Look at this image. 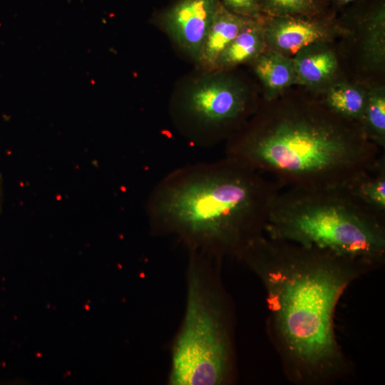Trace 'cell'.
Masks as SVG:
<instances>
[{
  "mask_svg": "<svg viewBox=\"0 0 385 385\" xmlns=\"http://www.w3.org/2000/svg\"><path fill=\"white\" fill-rule=\"evenodd\" d=\"M384 221L344 185L292 187L275 197L265 232L366 267L384 258Z\"/></svg>",
  "mask_w": 385,
  "mask_h": 385,
  "instance_id": "277c9868",
  "label": "cell"
},
{
  "mask_svg": "<svg viewBox=\"0 0 385 385\" xmlns=\"http://www.w3.org/2000/svg\"><path fill=\"white\" fill-rule=\"evenodd\" d=\"M257 19L249 20L220 54L212 71H221L240 63L254 61L264 52L265 41L263 25Z\"/></svg>",
  "mask_w": 385,
  "mask_h": 385,
  "instance_id": "30bf717a",
  "label": "cell"
},
{
  "mask_svg": "<svg viewBox=\"0 0 385 385\" xmlns=\"http://www.w3.org/2000/svg\"><path fill=\"white\" fill-rule=\"evenodd\" d=\"M361 203L385 215V159L376 161L344 185Z\"/></svg>",
  "mask_w": 385,
  "mask_h": 385,
  "instance_id": "7c38bea8",
  "label": "cell"
},
{
  "mask_svg": "<svg viewBox=\"0 0 385 385\" xmlns=\"http://www.w3.org/2000/svg\"><path fill=\"white\" fill-rule=\"evenodd\" d=\"M265 45L286 56L321 42L327 31L319 24L294 16H274L263 25Z\"/></svg>",
  "mask_w": 385,
  "mask_h": 385,
  "instance_id": "ba28073f",
  "label": "cell"
},
{
  "mask_svg": "<svg viewBox=\"0 0 385 385\" xmlns=\"http://www.w3.org/2000/svg\"><path fill=\"white\" fill-rule=\"evenodd\" d=\"M384 7L381 6L371 14L366 21L364 43L365 58L374 66H381L384 62Z\"/></svg>",
  "mask_w": 385,
  "mask_h": 385,
  "instance_id": "2e32d148",
  "label": "cell"
},
{
  "mask_svg": "<svg viewBox=\"0 0 385 385\" xmlns=\"http://www.w3.org/2000/svg\"><path fill=\"white\" fill-rule=\"evenodd\" d=\"M219 3L220 0H178L160 16L166 34L197 63Z\"/></svg>",
  "mask_w": 385,
  "mask_h": 385,
  "instance_id": "52a82bcc",
  "label": "cell"
},
{
  "mask_svg": "<svg viewBox=\"0 0 385 385\" xmlns=\"http://www.w3.org/2000/svg\"><path fill=\"white\" fill-rule=\"evenodd\" d=\"M254 70L270 101L284 88L296 82L292 59L274 51L262 52L254 61Z\"/></svg>",
  "mask_w": 385,
  "mask_h": 385,
  "instance_id": "8fae6325",
  "label": "cell"
},
{
  "mask_svg": "<svg viewBox=\"0 0 385 385\" xmlns=\"http://www.w3.org/2000/svg\"><path fill=\"white\" fill-rule=\"evenodd\" d=\"M359 124L366 137L379 148L385 145V93L374 88L366 94V103Z\"/></svg>",
  "mask_w": 385,
  "mask_h": 385,
  "instance_id": "9a60e30c",
  "label": "cell"
},
{
  "mask_svg": "<svg viewBox=\"0 0 385 385\" xmlns=\"http://www.w3.org/2000/svg\"><path fill=\"white\" fill-rule=\"evenodd\" d=\"M252 18L227 10L220 1L205 38L198 65L212 72L222 51Z\"/></svg>",
  "mask_w": 385,
  "mask_h": 385,
  "instance_id": "9c48e42d",
  "label": "cell"
},
{
  "mask_svg": "<svg viewBox=\"0 0 385 385\" xmlns=\"http://www.w3.org/2000/svg\"><path fill=\"white\" fill-rule=\"evenodd\" d=\"M220 261L188 250L185 312L172 346L170 385L230 381L232 346L227 307L217 274Z\"/></svg>",
  "mask_w": 385,
  "mask_h": 385,
  "instance_id": "5b68a950",
  "label": "cell"
},
{
  "mask_svg": "<svg viewBox=\"0 0 385 385\" xmlns=\"http://www.w3.org/2000/svg\"><path fill=\"white\" fill-rule=\"evenodd\" d=\"M293 62L296 82L312 86L327 81L337 68V57L331 50L315 46L313 48V45L296 53Z\"/></svg>",
  "mask_w": 385,
  "mask_h": 385,
  "instance_id": "4fadbf2b",
  "label": "cell"
},
{
  "mask_svg": "<svg viewBox=\"0 0 385 385\" xmlns=\"http://www.w3.org/2000/svg\"><path fill=\"white\" fill-rule=\"evenodd\" d=\"M260 9L274 16H294L309 11L314 0H258Z\"/></svg>",
  "mask_w": 385,
  "mask_h": 385,
  "instance_id": "e0dca14e",
  "label": "cell"
},
{
  "mask_svg": "<svg viewBox=\"0 0 385 385\" xmlns=\"http://www.w3.org/2000/svg\"><path fill=\"white\" fill-rule=\"evenodd\" d=\"M262 279L285 354L307 371L324 373L341 361L334 331L339 299L364 267L332 254L262 235L240 258Z\"/></svg>",
  "mask_w": 385,
  "mask_h": 385,
  "instance_id": "7a4b0ae2",
  "label": "cell"
},
{
  "mask_svg": "<svg viewBox=\"0 0 385 385\" xmlns=\"http://www.w3.org/2000/svg\"><path fill=\"white\" fill-rule=\"evenodd\" d=\"M250 108L244 87L230 76L212 71L191 84L173 111L192 143L211 147L227 137Z\"/></svg>",
  "mask_w": 385,
  "mask_h": 385,
  "instance_id": "8992f818",
  "label": "cell"
},
{
  "mask_svg": "<svg viewBox=\"0 0 385 385\" xmlns=\"http://www.w3.org/2000/svg\"><path fill=\"white\" fill-rule=\"evenodd\" d=\"M379 152L359 123L327 107H289L262 115L234 134L225 151L287 188L345 185L372 165Z\"/></svg>",
  "mask_w": 385,
  "mask_h": 385,
  "instance_id": "3957f363",
  "label": "cell"
},
{
  "mask_svg": "<svg viewBox=\"0 0 385 385\" xmlns=\"http://www.w3.org/2000/svg\"><path fill=\"white\" fill-rule=\"evenodd\" d=\"M339 1L342 4H346V3H349L355 0H339Z\"/></svg>",
  "mask_w": 385,
  "mask_h": 385,
  "instance_id": "ffe728a7",
  "label": "cell"
},
{
  "mask_svg": "<svg viewBox=\"0 0 385 385\" xmlns=\"http://www.w3.org/2000/svg\"><path fill=\"white\" fill-rule=\"evenodd\" d=\"M230 11L247 18L257 19L260 12L258 0H222Z\"/></svg>",
  "mask_w": 385,
  "mask_h": 385,
  "instance_id": "ac0fdd59",
  "label": "cell"
},
{
  "mask_svg": "<svg viewBox=\"0 0 385 385\" xmlns=\"http://www.w3.org/2000/svg\"><path fill=\"white\" fill-rule=\"evenodd\" d=\"M2 184H3L2 176L0 174V209H1V200H2V189H3Z\"/></svg>",
  "mask_w": 385,
  "mask_h": 385,
  "instance_id": "d6986e66",
  "label": "cell"
},
{
  "mask_svg": "<svg viewBox=\"0 0 385 385\" xmlns=\"http://www.w3.org/2000/svg\"><path fill=\"white\" fill-rule=\"evenodd\" d=\"M366 103V94L346 84L333 85L327 92L326 106L335 113L359 123Z\"/></svg>",
  "mask_w": 385,
  "mask_h": 385,
  "instance_id": "5bb4252c",
  "label": "cell"
},
{
  "mask_svg": "<svg viewBox=\"0 0 385 385\" xmlns=\"http://www.w3.org/2000/svg\"><path fill=\"white\" fill-rule=\"evenodd\" d=\"M279 186L225 156L176 168L154 186L145 204L151 233L173 236L188 250L240 258L262 235Z\"/></svg>",
  "mask_w": 385,
  "mask_h": 385,
  "instance_id": "6da1fadb",
  "label": "cell"
}]
</instances>
